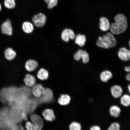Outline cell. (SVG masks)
I'll return each mask as SVG.
<instances>
[{
  "instance_id": "obj_31",
  "label": "cell",
  "mask_w": 130,
  "mask_h": 130,
  "mask_svg": "<svg viewBox=\"0 0 130 130\" xmlns=\"http://www.w3.org/2000/svg\"><path fill=\"white\" fill-rule=\"evenodd\" d=\"M89 130H102L101 128L98 125H93L90 128Z\"/></svg>"
},
{
  "instance_id": "obj_14",
  "label": "cell",
  "mask_w": 130,
  "mask_h": 130,
  "mask_svg": "<svg viewBox=\"0 0 130 130\" xmlns=\"http://www.w3.org/2000/svg\"><path fill=\"white\" fill-rule=\"evenodd\" d=\"M38 66V62L35 60L30 59L27 61L25 64V68L27 70L31 72L37 69Z\"/></svg>"
},
{
  "instance_id": "obj_24",
  "label": "cell",
  "mask_w": 130,
  "mask_h": 130,
  "mask_svg": "<svg viewBox=\"0 0 130 130\" xmlns=\"http://www.w3.org/2000/svg\"><path fill=\"white\" fill-rule=\"evenodd\" d=\"M112 77V74L109 71H103L101 74V80L104 82H107Z\"/></svg>"
},
{
  "instance_id": "obj_26",
  "label": "cell",
  "mask_w": 130,
  "mask_h": 130,
  "mask_svg": "<svg viewBox=\"0 0 130 130\" xmlns=\"http://www.w3.org/2000/svg\"><path fill=\"white\" fill-rule=\"evenodd\" d=\"M5 7L8 9H14L16 6L15 0H4V3Z\"/></svg>"
},
{
  "instance_id": "obj_23",
  "label": "cell",
  "mask_w": 130,
  "mask_h": 130,
  "mask_svg": "<svg viewBox=\"0 0 130 130\" xmlns=\"http://www.w3.org/2000/svg\"><path fill=\"white\" fill-rule=\"evenodd\" d=\"M120 103L121 105L125 107H129L130 105V96L127 94L122 95L120 97Z\"/></svg>"
},
{
  "instance_id": "obj_3",
  "label": "cell",
  "mask_w": 130,
  "mask_h": 130,
  "mask_svg": "<svg viewBox=\"0 0 130 130\" xmlns=\"http://www.w3.org/2000/svg\"><path fill=\"white\" fill-rule=\"evenodd\" d=\"M15 87L6 88L0 91V102L10 105L16 100L18 93Z\"/></svg>"
},
{
  "instance_id": "obj_35",
  "label": "cell",
  "mask_w": 130,
  "mask_h": 130,
  "mask_svg": "<svg viewBox=\"0 0 130 130\" xmlns=\"http://www.w3.org/2000/svg\"><path fill=\"white\" fill-rule=\"evenodd\" d=\"M2 9V6L1 5L0 3V12H1Z\"/></svg>"
},
{
  "instance_id": "obj_9",
  "label": "cell",
  "mask_w": 130,
  "mask_h": 130,
  "mask_svg": "<svg viewBox=\"0 0 130 130\" xmlns=\"http://www.w3.org/2000/svg\"><path fill=\"white\" fill-rule=\"evenodd\" d=\"M53 94L51 89H45V94L39 98V101L42 103H47L51 102L53 100Z\"/></svg>"
},
{
  "instance_id": "obj_29",
  "label": "cell",
  "mask_w": 130,
  "mask_h": 130,
  "mask_svg": "<svg viewBox=\"0 0 130 130\" xmlns=\"http://www.w3.org/2000/svg\"><path fill=\"white\" fill-rule=\"evenodd\" d=\"M121 126L119 123L115 122L112 123L107 130H120Z\"/></svg>"
},
{
  "instance_id": "obj_27",
  "label": "cell",
  "mask_w": 130,
  "mask_h": 130,
  "mask_svg": "<svg viewBox=\"0 0 130 130\" xmlns=\"http://www.w3.org/2000/svg\"><path fill=\"white\" fill-rule=\"evenodd\" d=\"M69 129V130H82V127L79 123L74 121L70 125Z\"/></svg>"
},
{
  "instance_id": "obj_7",
  "label": "cell",
  "mask_w": 130,
  "mask_h": 130,
  "mask_svg": "<svg viewBox=\"0 0 130 130\" xmlns=\"http://www.w3.org/2000/svg\"><path fill=\"white\" fill-rule=\"evenodd\" d=\"M74 59L77 61H79L80 58H82L83 62L84 63L88 62L89 61L88 54L84 50H79L75 54Z\"/></svg>"
},
{
  "instance_id": "obj_33",
  "label": "cell",
  "mask_w": 130,
  "mask_h": 130,
  "mask_svg": "<svg viewBox=\"0 0 130 130\" xmlns=\"http://www.w3.org/2000/svg\"><path fill=\"white\" fill-rule=\"evenodd\" d=\"M126 78L127 80L128 81H129L130 80V74H127L126 76Z\"/></svg>"
},
{
  "instance_id": "obj_1",
  "label": "cell",
  "mask_w": 130,
  "mask_h": 130,
  "mask_svg": "<svg viewBox=\"0 0 130 130\" xmlns=\"http://www.w3.org/2000/svg\"><path fill=\"white\" fill-rule=\"evenodd\" d=\"M14 122L9 115V108L0 109V130H17Z\"/></svg>"
},
{
  "instance_id": "obj_19",
  "label": "cell",
  "mask_w": 130,
  "mask_h": 130,
  "mask_svg": "<svg viewBox=\"0 0 130 130\" xmlns=\"http://www.w3.org/2000/svg\"><path fill=\"white\" fill-rule=\"evenodd\" d=\"M71 100L70 96L67 94H62L58 99V102L60 105H67L70 104Z\"/></svg>"
},
{
  "instance_id": "obj_15",
  "label": "cell",
  "mask_w": 130,
  "mask_h": 130,
  "mask_svg": "<svg viewBox=\"0 0 130 130\" xmlns=\"http://www.w3.org/2000/svg\"><path fill=\"white\" fill-rule=\"evenodd\" d=\"M42 115L46 121H52L55 119V117L53 110L50 109H47L44 110Z\"/></svg>"
},
{
  "instance_id": "obj_18",
  "label": "cell",
  "mask_w": 130,
  "mask_h": 130,
  "mask_svg": "<svg viewBox=\"0 0 130 130\" xmlns=\"http://www.w3.org/2000/svg\"><path fill=\"white\" fill-rule=\"evenodd\" d=\"M24 83L28 87H32L35 85L36 80L33 75L30 74L26 75L24 79Z\"/></svg>"
},
{
  "instance_id": "obj_8",
  "label": "cell",
  "mask_w": 130,
  "mask_h": 130,
  "mask_svg": "<svg viewBox=\"0 0 130 130\" xmlns=\"http://www.w3.org/2000/svg\"><path fill=\"white\" fill-rule=\"evenodd\" d=\"M30 119L35 126L36 130H41L43 125V120L36 115H32L30 117Z\"/></svg>"
},
{
  "instance_id": "obj_4",
  "label": "cell",
  "mask_w": 130,
  "mask_h": 130,
  "mask_svg": "<svg viewBox=\"0 0 130 130\" xmlns=\"http://www.w3.org/2000/svg\"><path fill=\"white\" fill-rule=\"evenodd\" d=\"M117 44V41L112 33L108 32L103 37H99L96 42L98 46L102 48H108L114 47Z\"/></svg>"
},
{
  "instance_id": "obj_2",
  "label": "cell",
  "mask_w": 130,
  "mask_h": 130,
  "mask_svg": "<svg viewBox=\"0 0 130 130\" xmlns=\"http://www.w3.org/2000/svg\"><path fill=\"white\" fill-rule=\"evenodd\" d=\"M115 22L110 26V30L111 33L118 35L123 33L126 30L127 27V21L123 14H118L115 18Z\"/></svg>"
},
{
  "instance_id": "obj_16",
  "label": "cell",
  "mask_w": 130,
  "mask_h": 130,
  "mask_svg": "<svg viewBox=\"0 0 130 130\" xmlns=\"http://www.w3.org/2000/svg\"><path fill=\"white\" fill-rule=\"evenodd\" d=\"M100 28L102 31H106L110 29V26L109 21L106 18H100Z\"/></svg>"
},
{
  "instance_id": "obj_34",
  "label": "cell",
  "mask_w": 130,
  "mask_h": 130,
  "mask_svg": "<svg viewBox=\"0 0 130 130\" xmlns=\"http://www.w3.org/2000/svg\"><path fill=\"white\" fill-rule=\"evenodd\" d=\"M128 90H129V92H130V85H129L128 86Z\"/></svg>"
},
{
  "instance_id": "obj_32",
  "label": "cell",
  "mask_w": 130,
  "mask_h": 130,
  "mask_svg": "<svg viewBox=\"0 0 130 130\" xmlns=\"http://www.w3.org/2000/svg\"><path fill=\"white\" fill-rule=\"evenodd\" d=\"M125 70L126 72H129L130 71V67H126L125 68Z\"/></svg>"
},
{
  "instance_id": "obj_5",
  "label": "cell",
  "mask_w": 130,
  "mask_h": 130,
  "mask_svg": "<svg viewBox=\"0 0 130 130\" xmlns=\"http://www.w3.org/2000/svg\"><path fill=\"white\" fill-rule=\"evenodd\" d=\"M32 20L36 27H43L46 23V17L44 14L40 13L34 15Z\"/></svg>"
},
{
  "instance_id": "obj_17",
  "label": "cell",
  "mask_w": 130,
  "mask_h": 130,
  "mask_svg": "<svg viewBox=\"0 0 130 130\" xmlns=\"http://www.w3.org/2000/svg\"><path fill=\"white\" fill-rule=\"evenodd\" d=\"M121 108L116 105L112 106L109 108L110 114L114 118H118L121 114Z\"/></svg>"
},
{
  "instance_id": "obj_20",
  "label": "cell",
  "mask_w": 130,
  "mask_h": 130,
  "mask_svg": "<svg viewBox=\"0 0 130 130\" xmlns=\"http://www.w3.org/2000/svg\"><path fill=\"white\" fill-rule=\"evenodd\" d=\"M22 29L23 31L27 34H30L34 30V26L32 23L29 22H25L22 24Z\"/></svg>"
},
{
  "instance_id": "obj_6",
  "label": "cell",
  "mask_w": 130,
  "mask_h": 130,
  "mask_svg": "<svg viewBox=\"0 0 130 130\" xmlns=\"http://www.w3.org/2000/svg\"><path fill=\"white\" fill-rule=\"evenodd\" d=\"M1 30L3 34L9 36L12 35L13 29L11 21L9 19H7L2 24Z\"/></svg>"
},
{
  "instance_id": "obj_28",
  "label": "cell",
  "mask_w": 130,
  "mask_h": 130,
  "mask_svg": "<svg viewBox=\"0 0 130 130\" xmlns=\"http://www.w3.org/2000/svg\"><path fill=\"white\" fill-rule=\"evenodd\" d=\"M47 5L48 9H52L57 5L58 0H44Z\"/></svg>"
},
{
  "instance_id": "obj_22",
  "label": "cell",
  "mask_w": 130,
  "mask_h": 130,
  "mask_svg": "<svg viewBox=\"0 0 130 130\" xmlns=\"http://www.w3.org/2000/svg\"><path fill=\"white\" fill-rule=\"evenodd\" d=\"M48 71L43 68L40 69L37 74V77L38 78L42 80H46L48 78Z\"/></svg>"
},
{
  "instance_id": "obj_25",
  "label": "cell",
  "mask_w": 130,
  "mask_h": 130,
  "mask_svg": "<svg viewBox=\"0 0 130 130\" xmlns=\"http://www.w3.org/2000/svg\"><path fill=\"white\" fill-rule=\"evenodd\" d=\"M86 38L85 35L78 34L75 37V43L80 47L85 45Z\"/></svg>"
},
{
  "instance_id": "obj_21",
  "label": "cell",
  "mask_w": 130,
  "mask_h": 130,
  "mask_svg": "<svg viewBox=\"0 0 130 130\" xmlns=\"http://www.w3.org/2000/svg\"><path fill=\"white\" fill-rule=\"evenodd\" d=\"M5 55L6 59L11 61L15 58L16 56V53L12 48H8L5 51Z\"/></svg>"
},
{
  "instance_id": "obj_12",
  "label": "cell",
  "mask_w": 130,
  "mask_h": 130,
  "mask_svg": "<svg viewBox=\"0 0 130 130\" xmlns=\"http://www.w3.org/2000/svg\"><path fill=\"white\" fill-rule=\"evenodd\" d=\"M34 86L32 92L35 96L39 98L45 94V89L41 84H37Z\"/></svg>"
},
{
  "instance_id": "obj_30",
  "label": "cell",
  "mask_w": 130,
  "mask_h": 130,
  "mask_svg": "<svg viewBox=\"0 0 130 130\" xmlns=\"http://www.w3.org/2000/svg\"><path fill=\"white\" fill-rule=\"evenodd\" d=\"M25 127L27 130H36L33 123L30 122H27L26 123Z\"/></svg>"
},
{
  "instance_id": "obj_13",
  "label": "cell",
  "mask_w": 130,
  "mask_h": 130,
  "mask_svg": "<svg viewBox=\"0 0 130 130\" xmlns=\"http://www.w3.org/2000/svg\"><path fill=\"white\" fill-rule=\"evenodd\" d=\"M118 56L122 60L127 61L129 60L130 58V52L129 50L126 48H122L118 53Z\"/></svg>"
},
{
  "instance_id": "obj_11",
  "label": "cell",
  "mask_w": 130,
  "mask_h": 130,
  "mask_svg": "<svg viewBox=\"0 0 130 130\" xmlns=\"http://www.w3.org/2000/svg\"><path fill=\"white\" fill-rule=\"evenodd\" d=\"M110 91L112 96L114 98L118 99L122 95L123 90L122 88L120 86L115 85L111 87Z\"/></svg>"
},
{
  "instance_id": "obj_10",
  "label": "cell",
  "mask_w": 130,
  "mask_h": 130,
  "mask_svg": "<svg viewBox=\"0 0 130 130\" xmlns=\"http://www.w3.org/2000/svg\"><path fill=\"white\" fill-rule=\"evenodd\" d=\"M75 35L74 31L71 29H66L63 30L61 34V38L65 42L69 41L70 39H74Z\"/></svg>"
}]
</instances>
